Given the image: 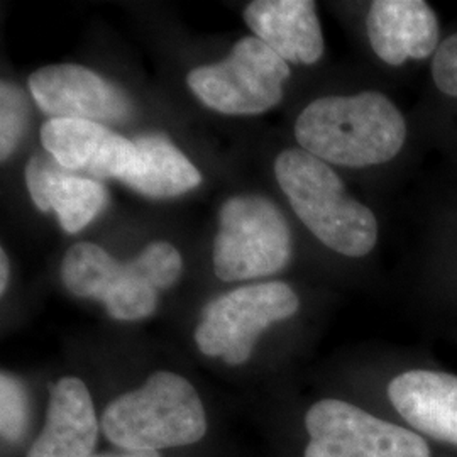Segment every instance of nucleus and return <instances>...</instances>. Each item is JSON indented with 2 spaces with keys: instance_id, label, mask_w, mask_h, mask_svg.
<instances>
[{
  "instance_id": "1",
  "label": "nucleus",
  "mask_w": 457,
  "mask_h": 457,
  "mask_svg": "<svg viewBox=\"0 0 457 457\" xmlns=\"http://www.w3.org/2000/svg\"><path fill=\"white\" fill-rule=\"evenodd\" d=\"M295 137L326 163L362 168L392 162L407 139V124L379 92L313 100L298 115Z\"/></svg>"
},
{
  "instance_id": "2",
  "label": "nucleus",
  "mask_w": 457,
  "mask_h": 457,
  "mask_svg": "<svg viewBox=\"0 0 457 457\" xmlns=\"http://www.w3.org/2000/svg\"><path fill=\"white\" fill-rule=\"evenodd\" d=\"M183 271L180 251L166 241L147 245L132 262H120L94 243H77L62 262L66 290L105 305L115 320H143L156 311L158 292Z\"/></svg>"
},
{
  "instance_id": "3",
  "label": "nucleus",
  "mask_w": 457,
  "mask_h": 457,
  "mask_svg": "<svg viewBox=\"0 0 457 457\" xmlns=\"http://www.w3.org/2000/svg\"><path fill=\"white\" fill-rule=\"evenodd\" d=\"M275 175L298 219L328 249L361 258L378 241L375 213L345 194L339 175L305 149H287L275 162Z\"/></svg>"
},
{
  "instance_id": "4",
  "label": "nucleus",
  "mask_w": 457,
  "mask_h": 457,
  "mask_svg": "<svg viewBox=\"0 0 457 457\" xmlns=\"http://www.w3.org/2000/svg\"><path fill=\"white\" fill-rule=\"evenodd\" d=\"M102 430L120 449L158 453L200 441L207 432V417L188 379L158 371L141 388L111 402L102 417Z\"/></svg>"
},
{
  "instance_id": "5",
  "label": "nucleus",
  "mask_w": 457,
  "mask_h": 457,
  "mask_svg": "<svg viewBox=\"0 0 457 457\" xmlns=\"http://www.w3.org/2000/svg\"><path fill=\"white\" fill-rule=\"evenodd\" d=\"M292 258V230L277 205L260 195L228 198L219 213L213 271L222 281L271 277Z\"/></svg>"
},
{
  "instance_id": "6",
  "label": "nucleus",
  "mask_w": 457,
  "mask_h": 457,
  "mask_svg": "<svg viewBox=\"0 0 457 457\" xmlns=\"http://www.w3.org/2000/svg\"><path fill=\"white\" fill-rule=\"evenodd\" d=\"M290 66L260 37L245 36L226 60L198 66L187 75V85L212 111L226 115H258L283 98Z\"/></svg>"
},
{
  "instance_id": "7",
  "label": "nucleus",
  "mask_w": 457,
  "mask_h": 457,
  "mask_svg": "<svg viewBox=\"0 0 457 457\" xmlns=\"http://www.w3.org/2000/svg\"><path fill=\"white\" fill-rule=\"evenodd\" d=\"M300 300L283 281L241 287L211 302L195 328L196 347L230 366L245 364L262 330L294 317Z\"/></svg>"
},
{
  "instance_id": "8",
  "label": "nucleus",
  "mask_w": 457,
  "mask_h": 457,
  "mask_svg": "<svg viewBox=\"0 0 457 457\" xmlns=\"http://www.w3.org/2000/svg\"><path fill=\"white\" fill-rule=\"evenodd\" d=\"M305 457H432L417 432L343 400H320L305 415Z\"/></svg>"
},
{
  "instance_id": "9",
  "label": "nucleus",
  "mask_w": 457,
  "mask_h": 457,
  "mask_svg": "<svg viewBox=\"0 0 457 457\" xmlns=\"http://www.w3.org/2000/svg\"><path fill=\"white\" fill-rule=\"evenodd\" d=\"M37 107L51 119L122 122L132 112L131 100L112 82L82 65H49L29 77Z\"/></svg>"
},
{
  "instance_id": "10",
  "label": "nucleus",
  "mask_w": 457,
  "mask_h": 457,
  "mask_svg": "<svg viewBox=\"0 0 457 457\" xmlns=\"http://www.w3.org/2000/svg\"><path fill=\"white\" fill-rule=\"evenodd\" d=\"M41 143L63 168L87 173L94 180L124 181L139 158L134 141L82 119H48L41 128Z\"/></svg>"
},
{
  "instance_id": "11",
  "label": "nucleus",
  "mask_w": 457,
  "mask_h": 457,
  "mask_svg": "<svg viewBox=\"0 0 457 457\" xmlns=\"http://www.w3.org/2000/svg\"><path fill=\"white\" fill-rule=\"evenodd\" d=\"M24 179L34 205L41 212L56 213L68 234L87 228L109 202V192L100 181L66 170L49 153L31 156Z\"/></svg>"
},
{
  "instance_id": "12",
  "label": "nucleus",
  "mask_w": 457,
  "mask_h": 457,
  "mask_svg": "<svg viewBox=\"0 0 457 457\" xmlns=\"http://www.w3.org/2000/svg\"><path fill=\"white\" fill-rule=\"evenodd\" d=\"M366 28L371 48L388 65L425 60L439 43V21L424 0H376Z\"/></svg>"
},
{
  "instance_id": "13",
  "label": "nucleus",
  "mask_w": 457,
  "mask_h": 457,
  "mask_svg": "<svg viewBox=\"0 0 457 457\" xmlns=\"http://www.w3.org/2000/svg\"><path fill=\"white\" fill-rule=\"evenodd\" d=\"M245 24L287 63L313 65L324 54V36L312 0H256Z\"/></svg>"
},
{
  "instance_id": "14",
  "label": "nucleus",
  "mask_w": 457,
  "mask_h": 457,
  "mask_svg": "<svg viewBox=\"0 0 457 457\" xmlns=\"http://www.w3.org/2000/svg\"><path fill=\"white\" fill-rule=\"evenodd\" d=\"M388 396L417 432L457 447V376L411 370L393 378Z\"/></svg>"
},
{
  "instance_id": "15",
  "label": "nucleus",
  "mask_w": 457,
  "mask_h": 457,
  "mask_svg": "<svg viewBox=\"0 0 457 457\" xmlns=\"http://www.w3.org/2000/svg\"><path fill=\"white\" fill-rule=\"evenodd\" d=\"M98 420L82 379L68 376L49 388L48 415L28 457H92Z\"/></svg>"
},
{
  "instance_id": "16",
  "label": "nucleus",
  "mask_w": 457,
  "mask_h": 457,
  "mask_svg": "<svg viewBox=\"0 0 457 457\" xmlns=\"http://www.w3.org/2000/svg\"><path fill=\"white\" fill-rule=\"evenodd\" d=\"M139 158L131 177L122 181L149 198H173L196 188L202 175L179 147L162 134L134 139Z\"/></svg>"
},
{
  "instance_id": "17",
  "label": "nucleus",
  "mask_w": 457,
  "mask_h": 457,
  "mask_svg": "<svg viewBox=\"0 0 457 457\" xmlns=\"http://www.w3.org/2000/svg\"><path fill=\"white\" fill-rule=\"evenodd\" d=\"M28 98L14 83L0 85V158L5 162L14 151L26 131Z\"/></svg>"
},
{
  "instance_id": "18",
  "label": "nucleus",
  "mask_w": 457,
  "mask_h": 457,
  "mask_svg": "<svg viewBox=\"0 0 457 457\" xmlns=\"http://www.w3.org/2000/svg\"><path fill=\"white\" fill-rule=\"evenodd\" d=\"M29 420L28 393L12 373L0 376V432L2 439L17 442L26 432Z\"/></svg>"
},
{
  "instance_id": "19",
  "label": "nucleus",
  "mask_w": 457,
  "mask_h": 457,
  "mask_svg": "<svg viewBox=\"0 0 457 457\" xmlns=\"http://www.w3.org/2000/svg\"><path fill=\"white\" fill-rule=\"evenodd\" d=\"M432 75L442 94L457 97V33L444 39L436 51Z\"/></svg>"
},
{
  "instance_id": "20",
  "label": "nucleus",
  "mask_w": 457,
  "mask_h": 457,
  "mask_svg": "<svg viewBox=\"0 0 457 457\" xmlns=\"http://www.w3.org/2000/svg\"><path fill=\"white\" fill-rule=\"evenodd\" d=\"M92 457H160L156 451H128L120 449L117 453H105V454H97Z\"/></svg>"
},
{
  "instance_id": "21",
  "label": "nucleus",
  "mask_w": 457,
  "mask_h": 457,
  "mask_svg": "<svg viewBox=\"0 0 457 457\" xmlns=\"http://www.w3.org/2000/svg\"><path fill=\"white\" fill-rule=\"evenodd\" d=\"M0 270H2V275H0V294H5L7 290V283H9V260H7V253L2 249L0 253Z\"/></svg>"
}]
</instances>
